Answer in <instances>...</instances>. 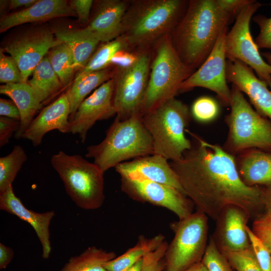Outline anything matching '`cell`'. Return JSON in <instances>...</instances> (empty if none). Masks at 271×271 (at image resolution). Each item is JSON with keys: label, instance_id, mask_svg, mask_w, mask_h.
Returning <instances> with one entry per match:
<instances>
[{"label": "cell", "instance_id": "1", "mask_svg": "<svg viewBox=\"0 0 271 271\" xmlns=\"http://www.w3.org/2000/svg\"><path fill=\"white\" fill-rule=\"evenodd\" d=\"M188 132L193 138L191 148L170 165L197 210L216 221L223 208L235 205L247 210L253 219L261 207V187L242 182L235 157L222 146Z\"/></svg>", "mask_w": 271, "mask_h": 271}, {"label": "cell", "instance_id": "2", "mask_svg": "<svg viewBox=\"0 0 271 271\" xmlns=\"http://www.w3.org/2000/svg\"><path fill=\"white\" fill-rule=\"evenodd\" d=\"M232 18L217 0L189 1L171 34L183 62L193 70L199 68L208 57L220 33Z\"/></svg>", "mask_w": 271, "mask_h": 271}, {"label": "cell", "instance_id": "3", "mask_svg": "<svg viewBox=\"0 0 271 271\" xmlns=\"http://www.w3.org/2000/svg\"><path fill=\"white\" fill-rule=\"evenodd\" d=\"M188 2L182 0L134 1L123 17L120 36L128 47L144 51L164 36L171 34L183 17Z\"/></svg>", "mask_w": 271, "mask_h": 271}, {"label": "cell", "instance_id": "4", "mask_svg": "<svg viewBox=\"0 0 271 271\" xmlns=\"http://www.w3.org/2000/svg\"><path fill=\"white\" fill-rule=\"evenodd\" d=\"M86 151V157L93 159L104 173L129 160L154 154L153 141L142 115L137 114L124 120L115 117L104 139Z\"/></svg>", "mask_w": 271, "mask_h": 271}, {"label": "cell", "instance_id": "5", "mask_svg": "<svg viewBox=\"0 0 271 271\" xmlns=\"http://www.w3.org/2000/svg\"><path fill=\"white\" fill-rule=\"evenodd\" d=\"M191 112L188 106L175 97L142 115V121L153 141L154 154L176 161L190 150L192 142L185 134Z\"/></svg>", "mask_w": 271, "mask_h": 271}, {"label": "cell", "instance_id": "6", "mask_svg": "<svg viewBox=\"0 0 271 271\" xmlns=\"http://www.w3.org/2000/svg\"><path fill=\"white\" fill-rule=\"evenodd\" d=\"M231 94L230 111L224 119L228 133L222 148L234 157L252 148L271 152V120L252 108L234 84Z\"/></svg>", "mask_w": 271, "mask_h": 271}, {"label": "cell", "instance_id": "7", "mask_svg": "<svg viewBox=\"0 0 271 271\" xmlns=\"http://www.w3.org/2000/svg\"><path fill=\"white\" fill-rule=\"evenodd\" d=\"M51 164L63 183L66 192L79 208L95 210L103 204L104 172L79 155L60 151L53 155Z\"/></svg>", "mask_w": 271, "mask_h": 271}, {"label": "cell", "instance_id": "8", "mask_svg": "<svg viewBox=\"0 0 271 271\" xmlns=\"http://www.w3.org/2000/svg\"><path fill=\"white\" fill-rule=\"evenodd\" d=\"M158 42L147 88L140 113L143 115L164 102L175 97L182 83L195 71L181 60L171 34Z\"/></svg>", "mask_w": 271, "mask_h": 271}, {"label": "cell", "instance_id": "9", "mask_svg": "<svg viewBox=\"0 0 271 271\" xmlns=\"http://www.w3.org/2000/svg\"><path fill=\"white\" fill-rule=\"evenodd\" d=\"M208 218L196 210L170 224L174 236L165 252L164 271H185L202 261L208 242Z\"/></svg>", "mask_w": 271, "mask_h": 271}, {"label": "cell", "instance_id": "10", "mask_svg": "<svg viewBox=\"0 0 271 271\" xmlns=\"http://www.w3.org/2000/svg\"><path fill=\"white\" fill-rule=\"evenodd\" d=\"M262 6L252 0L239 11L233 26L226 35L224 49L226 58L246 64L271 89V65L263 59L250 31L251 18Z\"/></svg>", "mask_w": 271, "mask_h": 271}, {"label": "cell", "instance_id": "11", "mask_svg": "<svg viewBox=\"0 0 271 271\" xmlns=\"http://www.w3.org/2000/svg\"><path fill=\"white\" fill-rule=\"evenodd\" d=\"M150 58L147 51H142L132 65L125 68H116L113 77V104L116 117L120 120L141 114L148 84Z\"/></svg>", "mask_w": 271, "mask_h": 271}, {"label": "cell", "instance_id": "12", "mask_svg": "<svg viewBox=\"0 0 271 271\" xmlns=\"http://www.w3.org/2000/svg\"><path fill=\"white\" fill-rule=\"evenodd\" d=\"M61 42L50 27L38 24L12 35L3 43L1 49L10 54L21 71L23 82L27 83L34 69L51 48Z\"/></svg>", "mask_w": 271, "mask_h": 271}, {"label": "cell", "instance_id": "13", "mask_svg": "<svg viewBox=\"0 0 271 271\" xmlns=\"http://www.w3.org/2000/svg\"><path fill=\"white\" fill-rule=\"evenodd\" d=\"M227 33V27L220 33L216 43L208 57L181 84L180 92L189 91L195 87H201L214 92L224 106H230L231 89L226 79V61L224 42Z\"/></svg>", "mask_w": 271, "mask_h": 271}, {"label": "cell", "instance_id": "14", "mask_svg": "<svg viewBox=\"0 0 271 271\" xmlns=\"http://www.w3.org/2000/svg\"><path fill=\"white\" fill-rule=\"evenodd\" d=\"M121 189L136 201L169 209L177 216L179 220L193 213L194 205L192 201L183 192L170 185L121 178Z\"/></svg>", "mask_w": 271, "mask_h": 271}, {"label": "cell", "instance_id": "15", "mask_svg": "<svg viewBox=\"0 0 271 271\" xmlns=\"http://www.w3.org/2000/svg\"><path fill=\"white\" fill-rule=\"evenodd\" d=\"M114 80L105 82L87 96L70 119V132L84 143L88 130L97 121L116 115L113 104Z\"/></svg>", "mask_w": 271, "mask_h": 271}, {"label": "cell", "instance_id": "16", "mask_svg": "<svg viewBox=\"0 0 271 271\" xmlns=\"http://www.w3.org/2000/svg\"><path fill=\"white\" fill-rule=\"evenodd\" d=\"M250 219L249 212L239 206L229 205L223 208L215 221V230L211 236L222 253L242 251L251 246L246 230Z\"/></svg>", "mask_w": 271, "mask_h": 271}, {"label": "cell", "instance_id": "17", "mask_svg": "<svg viewBox=\"0 0 271 271\" xmlns=\"http://www.w3.org/2000/svg\"><path fill=\"white\" fill-rule=\"evenodd\" d=\"M168 160L163 156L153 154L121 163L115 169L121 178L162 183L184 193L178 176Z\"/></svg>", "mask_w": 271, "mask_h": 271}, {"label": "cell", "instance_id": "18", "mask_svg": "<svg viewBox=\"0 0 271 271\" xmlns=\"http://www.w3.org/2000/svg\"><path fill=\"white\" fill-rule=\"evenodd\" d=\"M227 82L234 84L248 97L255 110L271 120V90L252 69L238 60L226 61Z\"/></svg>", "mask_w": 271, "mask_h": 271}, {"label": "cell", "instance_id": "19", "mask_svg": "<svg viewBox=\"0 0 271 271\" xmlns=\"http://www.w3.org/2000/svg\"><path fill=\"white\" fill-rule=\"evenodd\" d=\"M70 105L65 93L44 107L35 117L22 138L30 141L33 145H40L44 136L53 130L70 132Z\"/></svg>", "mask_w": 271, "mask_h": 271}, {"label": "cell", "instance_id": "20", "mask_svg": "<svg viewBox=\"0 0 271 271\" xmlns=\"http://www.w3.org/2000/svg\"><path fill=\"white\" fill-rule=\"evenodd\" d=\"M0 209L17 216L32 226L42 245V256L44 259L48 258L51 252L49 226L55 216L54 211L39 213L28 209L16 196L12 186L0 193Z\"/></svg>", "mask_w": 271, "mask_h": 271}, {"label": "cell", "instance_id": "21", "mask_svg": "<svg viewBox=\"0 0 271 271\" xmlns=\"http://www.w3.org/2000/svg\"><path fill=\"white\" fill-rule=\"evenodd\" d=\"M127 2L102 0L95 3V9L85 27L100 42L111 41L120 36Z\"/></svg>", "mask_w": 271, "mask_h": 271}, {"label": "cell", "instance_id": "22", "mask_svg": "<svg viewBox=\"0 0 271 271\" xmlns=\"http://www.w3.org/2000/svg\"><path fill=\"white\" fill-rule=\"evenodd\" d=\"M77 16L70 2L65 0H37L31 7L1 18L0 32L27 23H43L56 18Z\"/></svg>", "mask_w": 271, "mask_h": 271}, {"label": "cell", "instance_id": "23", "mask_svg": "<svg viewBox=\"0 0 271 271\" xmlns=\"http://www.w3.org/2000/svg\"><path fill=\"white\" fill-rule=\"evenodd\" d=\"M50 28L56 39L70 49L75 70L78 72L84 68L97 49L99 41L85 27L60 24Z\"/></svg>", "mask_w": 271, "mask_h": 271}, {"label": "cell", "instance_id": "24", "mask_svg": "<svg viewBox=\"0 0 271 271\" xmlns=\"http://www.w3.org/2000/svg\"><path fill=\"white\" fill-rule=\"evenodd\" d=\"M235 161L239 176L246 185H271V152L247 149L236 155Z\"/></svg>", "mask_w": 271, "mask_h": 271}, {"label": "cell", "instance_id": "25", "mask_svg": "<svg viewBox=\"0 0 271 271\" xmlns=\"http://www.w3.org/2000/svg\"><path fill=\"white\" fill-rule=\"evenodd\" d=\"M0 93L11 98L19 110L20 125L15 134V138L20 139L35 118L38 111L42 109V103L37 99L28 83L3 84L0 86Z\"/></svg>", "mask_w": 271, "mask_h": 271}, {"label": "cell", "instance_id": "26", "mask_svg": "<svg viewBox=\"0 0 271 271\" xmlns=\"http://www.w3.org/2000/svg\"><path fill=\"white\" fill-rule=\"evenodd\" d=\"M113 75V71L106 68L74 79L73 82L65 93L70 105V119L87 96L92 91L112 78Z\"/></svg>", "mask_w": 271, "mask_h": 271}, {"label": "cell", "instance_id": "27", "mask_svg": "<svg viewBox=\"0 0 271 271\" xmlns=\"http://www.w3.org/2000/svg\"><path fill=\"white\" fill-rule=\"evenodd\" d=\"M27 83L42 103L56 94L63 87L53 70L47 55L39 63Z\"/></svg>", "mask_w": 271, "mask_h": 271}, {"label": "cell", "instance_id": "28", "mask_svg": "<svg viewBox=\"0 0 271 271\" xmlns=\"http://www.w3.org/2000/svg\"><path fill=\"white\" fill-rule=\"evenodd\" d=\"M165 241V236L159 234L147 238L140 236L136 244L121 255L116 257L105 265L107 271H123L143 258L147 254L157 248Z\"/></svg>", "mask_w": 271, "mask_h": 271}, {"label": "cell", "instance_id": "29", "mask_svg": "<svg viewBox=\"0 0 271 271\" xmlns=\"http://www.w3.org/2000/svg\"><path fill=\"white\" fill-rule=\"evenodd\" d=\"M116 257L113 251L90 246L79 255L70 257L60 271H107L105 264Z\"/></svg>", "mask_w": 271, "mask_h": 271}, {"label": "cell", "instance_id": "30", "mask_svg": "<svg viewBox=\"0 0 271 271\" xmlns=\"http://www.w3.org/2000/svg\"><path fill=\"white\" fill-rule=\"evenodd\" d=\"M128 48L125 40L121 36L111 41L102 43L97 47L84 68L77 72L74 79L107 68L116 53Z\"/></svg>", "mask_w": 271, "mask_h": 271}, {"label": "cell", "instance_id": "31", "mask_svg": "<svg viewBox=\"0 0 271 271\" xmlns=\"http://www.w3.org/2000/svg\"><path fill=\"white\" fill-rule=\"evenodd\" d=\"M47 55L63 87L68 86L72 81L76 71L70 49L65 44L60 43L51 48Z\"/></svg>", "mask_w": 271, "mask_h": 271}, {"label": "cell", "instance_id": "32", "mask_svg": "<svg viewBox=\"0 0 271 271\" xmlns=\"http://www.w3.org/2000/svg\"><path fill=\"white\" fill-rule=\"evenodd\" d=\"M261 187L262 205L251 229L271 252V185Z\"/></svg>", "mask_w": 271, "mask_h": 271}, {"label": "cell", "instance_id": "33", "mask_svg": "<svg viewBox=\"0 0 271 271\" xmlns=\"http://www.w3.org/2000/svg\"><path fill=\"white\" fill-rule=\"evenodd\" d=\"M28 157L24 148L15 145L8 155L0 158V193L12 186Z\"/></svg>", "mask_w": 271, "mask_h": 271}, {"label": "cell", "instance_id": "34", "mask_svg": "<svg viewBox=\"0 0 271 271\" xmlns=\"http://www.w3.org/2000/svg\"><path fill=\"white\" fill-rule=\"evenodd\" d=\"M201 262L208 271H235L210 236Z\"/></svg>", "mask_w": 271, "mask_h": 271}, {"label": "cell", "instance_id": "35", "mask_svg": "<svg viewBox=\"0 0 271 271\" xmlns=\"http://www.w3.org/2000/svg\"><path fill=\"white\" fill-rule=\"evenodd\" d=\"M223 253L235 271H262L251 246L242 251Z\"/></svg>", "mask_w": 271, "mask_h": 271}, {"label": "cell", "instance_id": "36", "mask_svg": "<svg viewBox=\"0 0 271 271\" xmlns=\"http://www.w3.org/2000/svg\"><path fill=\"white\" fill-rule=\"evenodd\" d=\"M219 108L217 102L208 96L197 98L193 103L191 112L194 118L201 122L212 121L218 116Z\"/></svg>", "mask_w": 271, "mask_h": 271}, {"label": "cell", "instance_id": "37", "mask_svg": "<svg viewBox=\"0 0 271 271\" xmlns=\"http://www.w3.org/2000/svg\"><path fill=\"white\" fill-rule=\"evenodd\" d=\"M0 50V82L5 84L23 82L21 71L17 63L11 56L6 55Z\"/></svg>", "mask_w": 271, "mask_h": 271}, {"label": "cell", "instance_id": "38", "mask_svg": "<svg viewBox=\"0 0 271 271\" xmlns=\"http://www.w3.org/2000/svg\"><path fill=\"white\" fill-rule=\"evenodd\" d=\"M251 248L255 258L262 271H271V252L263 242L246 226Z\"/></svg>", "mask_w": 271, "mask_h": 271}, {"label": "cell", "instance_id": "39", "mask_svg": "<svg viewBox=\"0 0 271 271\" xmlns=\"http://www.w3.org/2000/svg\"><path fill=\"white\" fill-rule=\"evenodd\" d=\"M168 244L165 240L157 248L143 257L142 271H164L165 254Z\"/></svg>", "mask_w": 271, "mask_h": 271}, {"label": "cell", "instance_id": "40", "mask_svg": "<svg viewBox=\"0 0 271 271\" xmlns=\"http://www.w3.org/2000/svg\"><path fill=\"white\" fill-rule=\"evenodd\" d=\"M252 20L259 28V32L254 41L257 48L271 49V16L257 15Z\"/></svg>", "mask_w": 271, "mask_h": 271}, {"label": "cell", "instance_id": "41", "mask_svg": "<svg viewBox=\"0 0 271 271\" xmlns=\"http://www.w3.org/2000/svg\"><path fill=\"white\" fill-rule=\"evenodd\" d=\"M20 121L15 119L0 117V147H3L9 143L10 140L18 130Z\"/></svg>", "mask_w": 271, "mask_h": 271}, {"label": "cell", "instance_id": "42", "mask_svg": "<svg viewBox=\"0 0 271 271\" xmlns=\"http://www.w3.org/2000/svg\"><path fill=\"white\" fill-rule=\"evenodd\" d=\"M127 49H123L116 53L111 60L110 64L114 65L117 68H125L135 63L139 58L140 52L133 53Z\"/></svg>", "mask_w": 271, "mask_h": 271}, {"label": "cell", "instance_id": "43", "mask_svg": "<svg viewBox=\"0 0 271 271\" xmlns=\"http://www.w3.org/2000/svg\"><path fill=\"white\" fill-rule=\"evenodd\" d=\"M70 3L76 12L81 25H87L90 20V13L93 4L92 0H72Z\"/></svg>", "mask_w": 271, "mask_h": 271}, {"label": "cell", "instance_id": "44", "mask_svg": "<svg viewBox=\"0 0 271 271\" xmlns=\"http://www.w3.org/2000/svg\"><path fill=\"white\" fill-rule=\"evenodd\" d=\"M0 115L20 121L19 110L12 100L0 99Z\"/></svg>", "mask_w": 271, "mask_h": 271}, {"label": "cell", "instance_id": "45", "mask_svg": "<svg viewBox=\"0 0 271 271\" xmlns=\"http://www.w3.org/2000/svg\"><path fill=\"white\" fill-rule=\"evenodd\" d=\"M252 0H217L219 6L233 17L237 16L239 11Z\"/></svg>", "mask_w": 271, "mask_h": 271}, {"label": "cell", "instance_id": "46", "mask_svg": "<svg viewBox=\"0 0 271 271\" xmlns=\"http://www.w3.org/2000/svg\"><path fill=\"white\" fill-rule=\"evenodd\" d=\"M14 256L13 250L10 247L0 243V269L7 268Z\"/></svg>", "mask_w": 271, "mask_h": 271}, {"label": "cell", "instance_id": "47", "mask_svg": "<svg viewBox=\"0 0 271 271\" xmlns=\"http://www.w3.org/2000/svg\"><path fill=\"white\" fill-rule=\"evenodd\" d=\"M37 0H11L9 1L8 10L28 8L34 4Z\"/></svg>", "mask_w": 271, "mask_h": 271}, {"label": "cell", "instance_id": "48", "mask_svg": "<svg viewBox=\"0 0 271 271\" xmlns=\"http://www.w3.org/2000/svg\"><path fill=\"white\" fill-rule=\"evenodd\" d=\"M143 258L140 259L134 264L124 270L123 271H142L143 267Z\"/></svg>", "mask_w": 271, "mask_h": 271}, {"label": "cell", "instance_id": "49", "mask_svg": "<svg viewBox=\"0 0 271 271\" xmlns=\"http://www.w3.org/2000/svg\"><path fill=\"white\" fill-rule=\"evenodd\" d=\"M185 271H208L206 267L201 261L198 262Z\"/></svg>", "mask_w": 271, "mask_h": 271}, {"label": "cell", "instance_id": "50", "mask_svg": "<svg viewBox=\"0 0 271 271\" xmlns=\"http://www.w3.org/2000/svg\"><path fill=\"white\" fill-rule=\"evenodd\" d=\"M261 55L266 60L267 63L271 65V52H263Z\"/></svg>", "mask_w": 271, "mask_h": 271}]
</instances>
